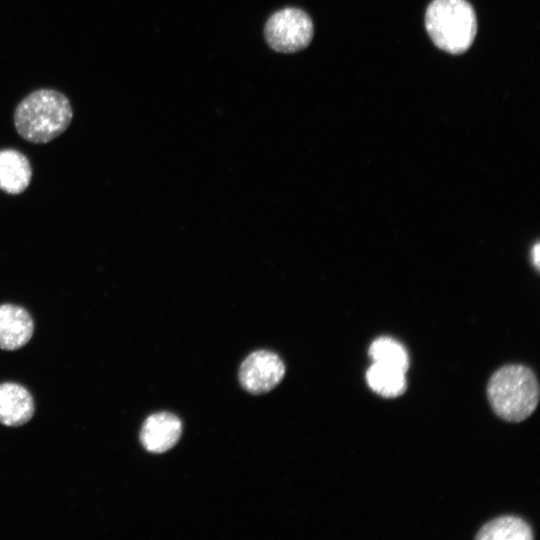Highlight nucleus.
Here are the masks:
<instances>
[{"label":"nucleus","instance_id":"9b49d317","mask_svg":"<svg viewBox=\"0 0 540 540\" xmlns=\"http://www.w3.org/2000/svg\"><path fill=\"white\" fill-rule=\"evenodd\" d=\"M402 370L375 363L366 371L368 386L383 397H398L406 390V377Z\"/></svg>","mask_w":540,"mask_h":540},{"label":"nucleus","instance_id":"ddd939ff","mask_svg":"<svg viewBox=\"0 0 540 540\" xmlns=\"http://www.w3.org/2000/svg\"><path fill=\"white\" fill-rule=\"evenodd\" d=\"M534 256H535L534 261L536 264H538V261H539V246L538 245L534 247Z\"/></svg>","mask_w":540,"mask_h":540},{"label":"nucleus","instance_id":"423d86ee","mask_svg":"<svg viewBox=\"0 0 540 540\" xmlns=\"http://www.w3.org/2000/svg\"><path fill=\"white\" fill-rule=\"evenodd\" d=\"M182 423L174 414L160 412L150 415L140 431L142 446L151 453H163L171 449L179 440Z\"/></svg>","mask_w":540,"mask_h":540},{"label":"nucleus","instance_id":"7ed1b4c3","mask_svg":"<svg viewBox=\"0 0 540 540\" xmlns=\"http://www.w3.org/2000/svg\"><path fill=\"white\" fill-rule=\"evenodd\" d=\"M425 26L434 44L452 54L468 50L477 32L474 9L466 0H433Z\"/></svg>","mask_w":540,"mask_h":540},{"label":"nucleus","instance_id":"9d476101","mask_svg":"<svg viewBox=\"0 0 540 540\" xmlns=\"http://www.w3.org/2000/svg\"><path fill=\"white\" fill-rule=\"evenodd\" d=\"M477 540H531V527L516 516H502L484 524L477 535Z\"/></svg>","mask_w":540,"mask_h":540},{"label":"nucleus","instance_id":"1a4fd4ad","mask_svg":"<svg viewBox=\"0 0 540 540\" xmlns=\"http://www.w3.org/2000/svg\"><path fill=\"white\" fill-rule=\"evenodd\" d=\"M32 169L29 160L15 149L0 150V190L20 194L30 184Z\"/></svg>","mask_w":540,"mask_h":540},{"label":"nucleus","instance_id":"6e6552de","mask_svg":"<svg viewBox=\"0 0 540 540\" xmlns=\"http://www.w3.org/2000/svg\"><path fill=\"white\" fill-rule=\"evenodd\" d=\"M35 412L30 392L23 386L5 382L0 384V423L17 427L27 423Z\"/></svg>","mask_w":540,"mask_h":540},{"label":"nucleus","instance_id":"0eeeda50","mask_svg":"<svg viewBox=\"0 0 540 540\" xmlns=\"http://www.w3.org/2000/svg\"><path fill=\"white\" fill-rule=\"evenodd\" d=\"M34 332L30 313L15 304L0 305V349L13 351L25 346Z\"/></svg>","mask_w":540,"mask_h":540},{"label":"nucleus","instance_id":"20e7f679","mask_svg":"<svg viewBox=\"0 0 540 540\" xmlns=\"http://www.w3.org/2000/svg\"><path fill=\"white\" fill-rule=\"evenodd\" d=\"M314 34L313 22L303 10L283 8L272 14L264 27L269 47L280 53H295L306 48Z\"/></svg>","mask_w":540,"mask_h":540},{"label":"nucleus","instance_id":"f8f14e48","mask_svg":"<svg viewBox=\"0 0 540 540\" xmlns=\"http://www.w3.org/2000/svg\"><path fill=\"white\" fill-rule=\"evenodd\" d=\"M372 362L391 366L406 372L409 368V356L404 346L390 337H380L369 348Z\"/></svg>","mask_w":540,"mask_h":540},{"label":"nucleus","instance_id":"f03ea898","mask_svg":"<svg viewBox=\"0 0 540 540\" xmlns=\"http://www.w3.org/2000/svg\"><path fill=\"white\" fill-rule=\"evenodd\" d=\"M491 408L500 418L520 422L529 417L539 401V384L532 370L511 364L498 369L487 384Z\"/></svg>","mask_w":540,"mask_h":540},{"label":"nucleus","instance_id":"39448f33","mask_svg":"<svg viewBox=\"0 0 540 540\" xmlns=\"http://www.w3.org/2000/svg\"><path fill=\"white\" fill-rule=\"evenodd\" d=\"M285 374L278 355L266 350L251 353L241 364L239 381L252 394H263L275 388Z\"/></svg>","mask_w":540,"mask_h":540},{"label":"nucleus","instance_id":"f257e3e1","mask_svg":"<svg viewBox=\"0 0 540 540\" xmlns=\"http://www.w3.org/2000/svg\"><path fill=\"white\" fill-rule=\"evenodd\" d=\"M72 118L71 103L63 93L53 89H39L17 105L14 125L26 141L44 144L61 135Z\"/></svg>","mask_w":540,"mask_h":540}]
</instances>
